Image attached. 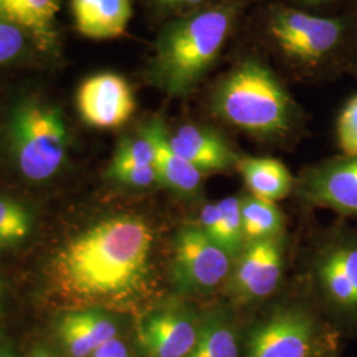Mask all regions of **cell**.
<instances>
[{"instance_id": "6da1fadb", "label": "cell", "mask_w": 357, "mask_h": 357, "mask_svg": "<svg viewBox=\"0 0 357 357\" xmlns=\"http://www.w3.org/2000/svg\"><path fill=\"white\" fill-rule=\"evenodd\" d=\"M153 236L137 216L109 217L65 245L53 262V275L65 298L86 302H118L144 286Z\"/></svg>"}, {"instance_id": "7a4b0ae2", "label": "cell", "mask_w": 357, "mask_h": 357, "mask_svg": "<svg viewBox=\"0 0 357 357\" xmlns=\"http://www.w3.org/2000/svg\"><path fill=\"white\" fill-rule=\"evenodd\" d=\"M236 10L215 6L168 24L155 44L149 76L169 97L183 98L197 88L229 36Z\"/></svg>"}, {"instance_id": "3957f363", "label": "cell", "mask_w": 357, "mask_h": 357, "mask_svg": "<svg viewBox=\"0 0 357 357\" xmlns=\"http://www.w3.org/2000/svg\"><path fill=\"white\" fill-rule=\"evenodd\" d=\"M217 116L259 137L284 134L291 125L294 105L280 79L255 59L236 65L212 98Z\"/></svg>"}, {"instance_id": "277c9868", "label": "cell", "mask_w": 357, "mask_h": 357, "mask_svg": "<svg viewBox=\"0 0 357 357\" xmlns=\"http://www.w3.org/2000/svg\"><path fill=\"white\" fill-rule=\"evenodd\" d=\"M10 143L22 175L31 181H45L56 175L66 159L64 119L51 105L24 101L13 110Z\"/></svg>"}, {"instance_id": "5b68a950", "label": "cell", "mask_w": 357, "mask_h": 357, "mask_svg": "<svg viewBox=\"0 0 357 357\" xmlns=\"http://www.w3.org/2000/svg\"><path fill=\"white\" fill-rule=\"evenodd\" d=\"M233 258L197 224L178 230L174 241L172 281L181 294H206L227 281Z\"/></svg>"}, {"instance_id": "8992f818", "label": "cell", "mask_w": 357, "mask_h": 357, "mask_svg": "<svg viewBox=\"0 0 357 357\" xmlns=\"http://www.w3.org/2000/svg\"><path fill=\"white\" fill-rule=\"evenodd\" d=\"M268 32L289 57L317 63L340 43L343 24L337 19L281 8L271 15Z\"/></svg>"}, {"instance_id": "52a82bcc", "label": "cell", "mask_w": 357, "mask_h": 357, "mask_svg": "<svg viewBox=\"0 0 357 357\" xmlns=\"http://www.w3.org/2000/svg\"><path fill=\"white\" fill-rule=\"evenodd\" d=\"M318 343V326L301 308H282L250 333L246 357H311Z\"/></svg>"}, {"instance_id": "ba28073f", "label": "cell", "mask_w": 357, "mask_h": 357, "mask_svg": "<svg viewBox=\"0 0 357 357\" xmlns=\"http://www.w3.org/2000/svg\"><path fill=\"white\" fill-rule=\"evenodd\" d=\"M76 101L82 121L96 128L125 125L137 106L128 81L115 73H100L86 78L78 88Z\"/></svg>"}, {"instance_id": "9c48e42d", "label": "cell", "mask_w": 357, "mask_h": 357, "mask_svg": "<svg viewBox=\"0 0 357 357\" xmlns=\"http://www.w3.org/2000/svg\"><path fill=\"white\" fill-rule=\"evenodd\" d=\"M202 319L184 305L158 308L139 324V340L149 357H188L197 342Z\"/></svg>"}, {"instance_id": "30bf717a", "label": "cell", "mask_w": 357, "mask_h": 357, "mask_svg": "<svg viewBox=\"0 0 357 357\" xmlns=\"http://www.w3.org/2000/svg\"><path fill=\"white\" fill-rule=\"evenodd\" d=\"M283 252L277 238L246 243L230 274V291L243 301L264 299L275 291L282 277Z\"/></svg>"}, {"instance_id": "8fae6325", "label": "cell", "mask_w": 357, "mask_h": 357, "mask_svg": "<svg viewBox=\"0 0 357 357\" xmlns=\"http://www.w3.org/2000/svg\"><path fill=\"white\" fill-rule=\"evenodd\" d=\"M303 193L312 204L357 215V156H348L311 171Z\"/></svg>"}, {"instance_id": "7c38bea8", "label": "cell", "mask_w": 357, "mask_h": 357, "mask_svg": "<svg viewBox=\"0 0 357 357\" xmlns=\"http://www.w3.org/2000/svg\"><path fill=\"white\" fill-rule=\"evenodd\" d=\"M171 147L202 174L222 172L237 166L238 156L227 141L211 128L184 125L168 132Z\"/></svg>"}, {"instance_id": "4fadbf2b", "label": "cell", "mask_w": 357, "mask_h": 357, "mask_svg": "<svg viewBox=\"0 0 357 357\" xmlns=\"http://www.w3.org/2000/svg\"><path fill=\"white\" fill-rule=\"evenodd\" d=\"M141 131L153 142L159 183L181 196H195L202 187L203 174L171 147L165 122L155 118Z\"/></svg>"}, {"instance_id": "5bb4252c", "label": "cell", "mask_w": 357, "mask_h": 357, "mask_svg": "<svg viewBox=\"0 0 357 357\" xmlns=\"http://www.w3.org/2000/svg\"><path fill=\"white\" fill-rule=\"evenodd\" d=\"M318 277L332 303L347 311H357V245L332 248L320 258Z\"/></svg>"}, {"instance_id": "9a60e30c", "label": "cell", "mask_w": 357, "mask_h": 357, "mask_svg": "<svg viewBox=\"0 0 357 357\" xmlns=\"http://www.w3.org/2000/svg\"><path fill=\"white\" fill-rule=\"evenodd\" d=\"M77 31L93 40L122 36L132 16L131 0H70Z\"/></svg>"}, {"instance_id": "2e32d148", "label": "cell", "mask_w": 357, "mask_h": 357, "mask_svg": "<svg viewBox=\"0 0 357 357\" xmlns=\"http://www.w3.org/2000/svg\"><path fill=\"white\" fill-rule=\"evenodd\" d=\"M59 333L72 357H90L103 343L116 337L114 320L100 311H77L65 315Z\"/></svg>"}, {"instance_id": "e0dca14e", "label": "cell", "mask_w": 357, "mask_h": 357, "mask_svg": "<svg viewBox=\"0 0 357 357\" xmlns=\"http://www.w3.org/2000/svg\"><path fill=\"white\" fill-rule=\"evenodd\" d=\"M197 225L234 261L243 253L246 240L240 199L225 197L213 204L205 205L199 215Z\"/></svg>"}, {"instance_id": "ac0fdd59", "label": "cell", "mask_w": 357, "mask_h": 357, "mask_svg": "<svg viewBox=\"0 0 357 357\" xmlns=\"http://www.w3.org/2000/svg\"><path fill=\"white\" fill-rule=\"evenodd\" d=\"M237 169L253 196L277 203L293 190L290 171L273 158H243L237 162Z\"/></svg>"}, {"instance_id": "d6986e66", "label": "cell", "mask_w": 357, "mask_h": 357, "mask_svg": "<svg viewBox=\"0 0 357 357\" xmlns=\"http://www.w3.org/2000/svg\"><path fill=\"white\" fill-rule=\"evenodd\" d=\"M59 8L60 0H0V13L29 32L43 48H51L54 43Z\"/></svg>"}, {"instance_id": "ffe728a7", "label": "cell", "mask_w": 357, "mask_h": 357, "mask_svg": "<svg viewBox=\"0 0 357 357\" xmlns=\"http://www.w3.org/2000/svg\"><path fill=\"white\" fill-rule=\"evenodd\" d=\"M238 339L229 318L212 311L202 319L197 342L188 357H238Z\"/></svg>"}, {"instance_id": "44dd1931", "label": "cell", "mask_w": 357, "mask_h": 357, "mask_svg": "<svg viewBox=\"0 0 357 357\" xmlns=\"http://www.w3.org/2000/svg\"><path fill=\"white\" fill-rule=\"evenodd\" d=\"M243 234L246 243L277 238L283 228V217L275 203L248 196L241 200Z\"/></svg>"}, {"instance_id": "7402d4cb", "label": "cell", "mask_w": 357, "mask_h": 357, "mask_svg": "<svg viewBox=\"0 0 357 357\" xmlns=\"http://www.w3.org/2000/svg\"><path fill=\"white\" fill-rule=\"evenodd\" d=\"M31 230V217L24 206L0 196V246L22 243Z\"/></svg>"}, {"instance_id": "603a6c76", "label": "cell", "mask_w": 357, "mask_h": 357, "mask_svg": "<svg viewBox=\"0 0 357 357\" xmlns=\"http://www.w3.org/2000/svg\"><path fill=\"white\" fill-rule=\"evenodd\" d=\"M153 142L141 131L139 137L126 138L119 143L112 165L114 166H153Z\"/></svg>"}, {"instance_id": "cb8c5ba5", "label": "cell", "mask_w": 357, "mask_h": 357, "mask_svg": "<svg viewBox=\"0 0 357 357\" xmlns=\"http://www.w3.org/2000/svg\"><path fill=\"white\" fill-rule=\"evenodd\" d=\"M26 38L23 29L13 24L0 13V64L15 60L24 51Z\"/></svg>"}, {"instance_id": "d4e9b609", "label": "cell", "mask_w": 357, "mask_h": 357, "mask_svg": "<svg viewBox=\"0 0 357 357\" xmlns=\"http://www.w3.org/2000/svg\"><path fill=\"white\" fill-rule=\"evenodd\" d=\"M337 139L347 156H357V96L347 103L339 116Z\"/></svg>"}, {"instance_id": "484cf974", "label": "cell", "mask_w": 357, "mask_h": 357, "mask_svg": "<svg viewBox=\"0 0 357 357\" xmlns=\"http://www.w3.org/2000/svg\"><path fill=\"white\" fill-rule=\"evenodd\" d=\"M109 175L115 181L134 188H147L159 183L158 174L153 166H114L109 167Z\"/></svg>"}, {"instance_id": "4316f807", "label": "cell", "mask_w": 357, "mask_h": 357, "mask_svg": "<svg viewBox=\"0 0 357 357\" xmlns=\"http://www.w3.org/2000/svg\"><path fill=\"white\" fill-rule=\"evenodd\" d=\"M90 357H131L128 345L118 336L98 347Z\"/></svg>"}, {"instance_id": "83f0119b", "label": "cell", "mask_w": 357, "mask_h": 357, "mask_svg": "<svg viewBox=\"0 0 357 357\" xmlns=\"http://www.w3.org/2000/svg\"><path fill=\"white\" fill-rule=\"evenodd\" d=\"M158 3L163 6H171V7H193L199 6L205 0H156Z\"/></svg>"}, {"instance_id": "f1b7e54d", "label": "cell", "mask_w": 357, "mask_h": 357, "mask_svg": "<svg viewBox=\"0 0 357 357\" xmlns=\"http://www.w3.org/2000/svg\"><path fill=\"white\" fill-rule=\"evenodd\" d=\"M32 357H53L44 349V348H38L35 352H33V356Z\"/></svg>"}, {"instance_id": "f546056e", "label": "cell", "mask_w": 357, "mask_h": 357, "mask_svg": "<svg viewBox=\"0 0 357 357\" xmlns=\"http://www.w3.org/2000/svg\"><path fill=\"white\" fill-rule=\"evenodd\" d=\"M305 1H308V3H319V1H324V0H305Z\"/></svg>"}, {"instance_id": "4dcf8cb0", "label": "cell", "mask_w": 357, "mask_h": 357, "mask_svg": "<svg viewBox=\"0 0 357 357\" xmlns=\"http://www.w3.org/2000/svg\"><path fill=\"white\" fill-rule=\"evenodd\" d=\"M0 291H1V287H0Z\"/></svg>"}]
</instances>
